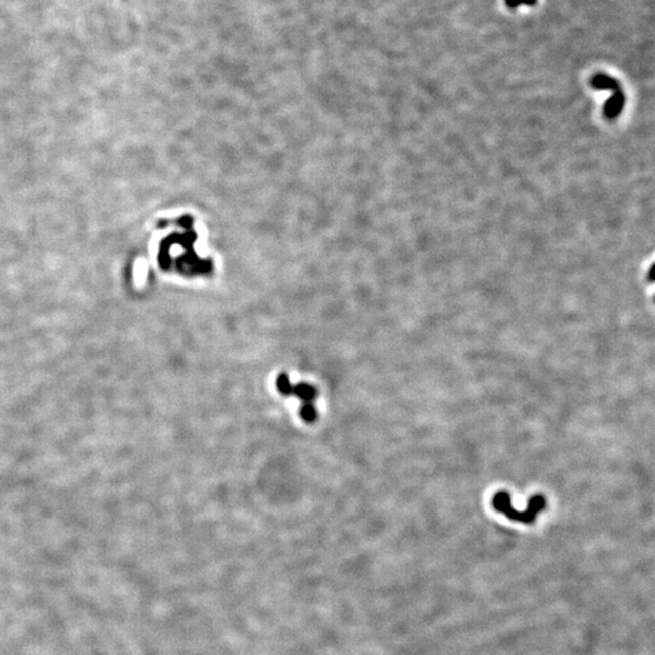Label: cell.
I'll return each mask as SVG.
<instances>
[{
	"mask_svg": "<svg viewBox=\"0 0 655 655\" xmlns=\"http://www.w3.org/2000/svg\"><path fill=\"white\" fill-rule=\"evenodd\" d=\"M653 272H654V264H651L650 270H649V279H650V282H653V279H654Z\"/></svg>",
	"mask_w": 655,
	"mask_h": 655,
	"instance_id": "cell-5",
	"label": "cell"
},
{
	"mask_svg": "<svg viewBox=\"0 0 655 655\" xmlns=\"http://www.w3.org/2000/svg\"><path fill=\"white\" fill-rule=\"evenodd\" d=\"M546 501L542 495H534L529 500L528 507L525 511H518L511 504V495L506 492L496 493L493 498V506L498 512L504 514L506 517L511 521L519 522V523L531 524L534 523L535 518L539 512H541L545 508Z\"/></svg>",
	"mask_w": 655,
	"mask_h": 655,
	"instance_id": "cell-1",
	"label": "cell"
},
{
	"mask_svg": "<svg viewBox=\"0 0 655 655\" xmlns=\"http://www.w3.org/2000/svg\"><path fill=\"white\" fill-rule=\"evenodd\" d=\"M522 3H524V4L533 6V5L535 4V3H537V0H506V4H507V6H509L511 9L517 8V6L519 4H522Z\"/></svg>",
	"mask_w": 655,
	"mask_h": 655,
	"instance_id": "cell-4",
	"label": "cell"
},
{
	"mask_svg": "<svg viewBox=\"0 0 655 655\" xmlns=\"http://www.w3.org/2000/svg\"><path fill=\"white\" fill-rule=\"evenodd\" d=\"M276 386L282 395L284 396H297L302 400V408H301V416L307 422H312L317 419V409L314 406V400L317 396V388L309 383L300 382L297 385H291L289 378L285 374H280L276 380Z\"/></svg>",
	"mask_w": 655,
	"mask_h": 655,
	"instance_id": "cell-2",
	"label": "cell"
},
{
	"mask_svg": "<svg viewBox=\"0 0 655 655\" xmlns=\"http://www.w3.org/2000/svg\"><path fill=\"white\" fill-rule=\"evenodd\" d=\"M591 84L595 89H601V90L610 89V90H613V96L605 102L603 113L604 117L609 119V120L618 118L625 105V95L624 91L621 90L619 83L615 79L609 77V75L596 74L592 78Z\"/></svg>",
	"mask_w": 655,
	"mask_h": 655,
	"instance_id": "cell-3",
	"label": "cell"
}]
</instances>
